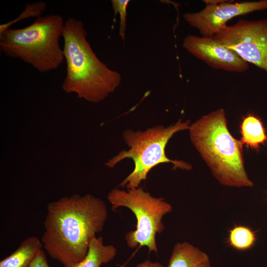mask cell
<instances>
[{
	"mask_svg": "<svg viewBox=\"0 0 267 267\" xmlns=\"http://www.w3.org/2000/svg\"><path fill=\"white\" fill-rule=\"evenodd\" d=\"M182 46L214 69L242 73L249 68L247 62L214 37L189 35L184 38Z\"/></svg>",
	"mask_w": 267,
	"mask_h": 267,
	"instance_id": "9",
	"label": "cell"
},
{
	"mask_svg": "<svg viewBox=\"0 0 267 267\" xmlns=\"http://www.w3.org/2000/svg\"><path fill=\"white\" fill-rule=\"evenodd\" d=\"M87 36L81 21L71 17L65 22L62 49L66 72L62 88L66 93H76L79 98L97 103L115 91L121 76L99 59Z\"/></svg>",
	"mask_w": 267,
	"mask_h": 267,
	"instance_id": "2",
	"label": "cell"
},
{
	"mask_svg": "<svg viewBox=\"0 0 267 267\" xmlns=\"http://www.w3.org/2000/svg\"><path fill=\"white\" fill-rule=\"evenodd\" d=\"M107 217L105 203L90 194L51 202L44 222L43 248L52 259L70 267L85 258L91 239L102 230Z\"/></svg>",
	"mask_w": 267,
	"mask_h": 267,
	"instance_id": "1",
	"label": "cell"
},
{
	"mask_svg": "<svg viewBox=\"0 0 267 267\" xmlns=\"http://www.w3.org/2000/svg\"><path fill=\"white\" fill-rule=\"evenodd\" d=\"M46 7V3L43 1H37L32 4L27 3L25 9L17 17L12 21L0 25V33L23 19L41 16L42 13L45 10Z\"/></svg>",
	"mask_w": 267,
	"mask_h": 267,
	"instance_id": "15",
	"label": "cell"
},
{
	"mask_svg": "<svg viewBox=\"0 0 267 267\" xmlns=\"http://www.w3.org/2000/svg\"><path fill=\"white\" fill-rule=\"evenodd\" d=\"M167 267H211L208 255L191 244L177 243Z\"/></svg>",
	"mask_w": 267,
	"mask_h": 267,
	"instance_id": "10",
	"label": "cell"
},
{
	"mask_svg": "<svg viewBox=\"0 0 267 267\" xmlns=\"http://www.w3.org/2000/svg\"><path fill=\"white\" fill-rule=\"evenodd\" d=\"M117 249L112 245H104L102 236L93 237L85 258L70 267H100L113 260Z\"/></svg>",
	"mask_w": 267,
	"mask_h": 267,
	"instance_id": "12",
	"label": "cell"
},
{
	"mask_svg": "<svg viewBox=\"0 0 267 267\" xmlns=\"http://www.w3.org/2000/svg\"><path fill=\"white\" fill-rule=\"evenodd\" d=\"M242 144L257 149L267 142V135L261 120L257 116L248 114L244 117L240 125Z\"/></svg>",
	"mask_w": 267,
	"mask_h": 267,
	"instance_id": "13",
	"label": "cell"
},
{
	"mask_svg": "<svg viewBox=\"0 0 267 267\" xmlns=\"http://www.w3.org/2000/svg\"><path fill=\"white\" fill-rule=\"evenodd\" d=\"M206 6L196 12L183 14L184 20L197 29L202 36L214 37L230 19L240 15L267 9V0L231 2L224 0H205Z\"/></svg>",
	"mask_w": 267,
	"mask_h": 267,
	"instance_id": "8",
	"label": "cell"
},
{
	"mask_svg": "<svg viewBox=\"0 0 267 267\" xmlns=\"http://www.w3.org/2000/svg\"><path fill=\"white\" fill-rule=\"evenodd\" d=\"M43 245L36 236L24 240L18 248L0 262V267H29Z\"/></svg>",
	"mask_w": 267,
	"mask_h": 267,
	"instance_id": "11",
	"label": "cell"
},
{
	"mask_svg": "<svg viewBox=\"0 0 267 267\" xmlns=\"http://www.w3.org/2000/svg\"><path fill=\"white\" fill-rule=\"evenodd\" d=\"M214 37L245 61L267 73V19H240Z\"/></svg>",
	"mask_w": 267,
	"mask_h": 267,
	"instance_id": "7",
	"label": "cell"
},
{
	"mask_svg": "<svg viewBox=\"0 0 267 267\" xmlns=\"http://www.w3.org/2000/svg\"><path fill=\"white\" fill-rule=\"evenodd\" d=\"M64 24L61 15L51 14L36 18L24 28H8L0 33V50L41 73L56 70L64 61L59 44Z\"/></svg>",
	"mask_w": 267,
	"mask_h": 267,
	"instance_id": "4",
	"label": "cell"
},
{
	"mask_svg": "<svg viewBox=\"0 0 267 267\" xmlns=\"http://www.w3.org/2000/svg\"><path fill=\"white\" fill-rule=\"evenodd\" d=\"M29 267H50L43 249L39 251Z\"/></svg>",
	"mask_w": 267,
	"mask_h": 267,
	"instance_id": "17",
	"label": "cell"
},
{
	"mask_svg": "<svg viewBox=\"0 0 267 267\" xmlns=\"http://www.w3.org/2000/svg\"><path fill=\"white\" fill-rule=\"evenodd\" d=\"M107 199L112 210L124 207L131 210L135 216V230L125 235L127 245L131 248L146 246L149 253H157L156 235L164 230L162 219L171 212V205L163 198L151 196L142 186L127 191L114 188L108 193Z\"/></svg>",
	"mask_w": 267,
	"mask_h": 267,
	"instance_id": "6",
	"label": "cell"
},
{
	"mask_svg": "<svg viewBox=\"0 0 267 267\" xmlns=\"http://www.w3.org/2000/svg\"><path fill=\"white\" fill-rule=\"evenodd\" d=\"M256 240L255 232L244 225H235L229 231L227 242L229 246L239 251L250 249Z\"/></svg>",
	"mask_w": 267,
	"mask_h": 267,
	"instance_id": "14",
	"label": "cell"
},
{
	"mask_svg": "<svg viewBox=\"0 0 267 267\" xmlns=\"http://www.w3.org/2000/svg\"><path fill=\"white\" fill-rule=\"evenodd\" d=\"M135 267H163L159 262H152L149 260H146L137 264Z\"/></svg>",
	"mask_w": 267,
	"mask_h": 267,
	"instance_id": "18",
	"label": "cell"
},
{
	"mask_svg": "<svg viewBox=\"0 0 267 267\" xmlns=\"http://www.w3.org/2000/svg\"><path fill=\"white\" fill-rule=\"evenodd\" d=\"M130 0H112L111 3L114 11L115 16L119 13L120 28L119 35L121 39L125 41L126 29L127 8Z\"/></svg>",
	"mask_w": 267,
	"mask_h": 267,
	"instance_id": "16",
	"label": "cell"
},
{
	"mask_svg": "<svg viewBox=\"0 0 267 267\" xmlns=\"http://www.w3.org/2000/svg\"><path fill=\"white\" fill-rule=\"evenodd\" d=\"M190 121L181 120L168 127L158 125L145 131L125 130L123 138L129 147L109 160L106 165L114 168L119 162L130 158L134 163V169L119 184V187L127 189L138 187L141 182L146 179L149 172L155 167L162 163H171L173 169L190 170L191 165L180 160H173L166 154V147L171 138L176 133L189 130Z\"/></svg>",
	"mask_w": 267,
	"mask_h": 267,
	"instance_id": "5",
	"label": "cell"
},
{
	"mask_svg": "<svg viewBox=\"0 0 267 267\" xmlns=\"http://www.w3.org/2000/svg\"><path fill=\"white\" fill-rule=\"evenodd\" d=\"M223 109L205 115L189 128L193 145L222 184L251 187L244 167L243 144L230 133Z\"/></svg>",
	"mask_w": 267,
	"mask_h": 267,
	"instance_id": "3",
	"label": "cell"
}]
</instances>
